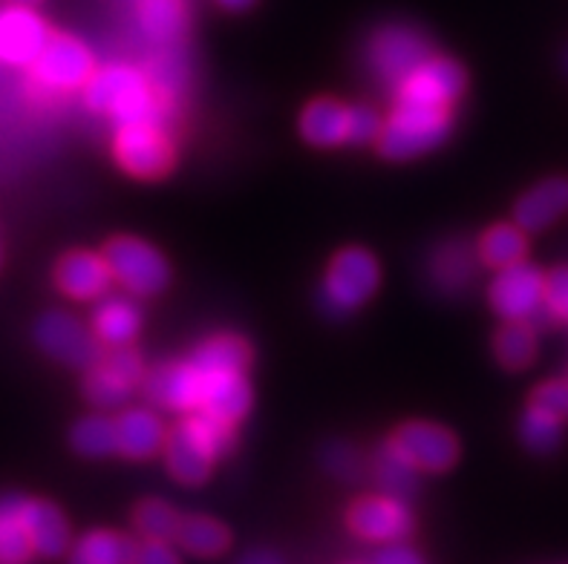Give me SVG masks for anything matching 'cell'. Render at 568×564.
<instances>
[{
  "label": "cell",
  "mask_w": 568,
  "mask_h": 564,
  "mask_svg": "<svg viewBox=\"0 0 568 564\" xmlns=\"http://www.w3.org/2000/svg\"><path fill=\"white\" fill-rule=\"evenodd\" d=\"M234 443H237L234 423L202 409L187 412L180 427L165 438L168 470L180 484H202L209 481L216 461L234 450Z\"/></svg>",
  "instance_id": "6da1fadb"
},
{
  "label": "cell",
  "mask_w": 568,
  "mask_h": 564,
  "mask_svg": "<svg viewBox=\"0 0 568 564\" xmlns=\"http://www.w3.org/2000/svg\"><path fill=\"white\" fill-rule=\"evenodd\" d=\"M87 107L110 115L119 124L156 122L165 124L171 101L162 99L151 86L144 70L130 64H113L93 72L84 84Z\"/></svg>",
  "instance_id": "7a4b0ae2"
},
{
  "label": "cell",
  "mask_w": 568,
  "mask_h": 564,
  "mask_svg": "<svg viewBox=\"0 0 568 564\" xmlns=\"http://www.w3.org/2000/svg\"><path fill=\"white\" fill-rule=\"evenodd\" d=\"M454 130V107H430V104H410L396 101L393 113L382 122L378 133V151L384 158L407 162V158L425 156L447 142Z\"/></svg>",
  "instance_id": "3957f363"
},
{
  "label": "cell",
  "mask_w": 568,
  "mask_h": 564,
  "mask_svg": "<svg viewBox=\"0 0 568 564\" xmlns=\"http://www.w3.org/2000/svg\"><path fill=\"white\" fill-rule=\"evenodd\" d=\"M382 268L367 248H344L332 257L321 283V308L329 317L353 315L378 291Z\"/></svg>",
  "instance_id": "277c9868"
},
{
  "label": "cell",
  "mask_w": 568,
  "mask_h": 564,
  "mask_svg": "<svg viewBox=\"0 0 568 564\" xmlns=\"http://www.w3.org/2000/svg\"><path fill=\"white\" fill-rule=\"evenodd\" d=\"M433 55V47L416 27L407 23H387L369 38L367 50H364V61L367 70L375 79L382 81L396 93L404 81L410 79V72L425 64Z\"/></svg>",
  "instance_id": "5b68a950"
},
{
  "label": "cell",
  "mask_w": 568,
  "mask_h": 564,
  "mask_svg": "<svg viewBox=\"0 0 568 564\" xmlns=\"http://www.w3.org/2000/svg\"><path fill=\"white\" fill-rule=\"evenodd\" d=\"M104 263L110 274L122 288H128L136 297H151V294L165 291L171 283V265L153 245L136 236H115L104 248Z\"/></svg>",
  "instance_id": "8992f818"
},
{
  "label": "cell",
  "mask_w": 568,
  "mask_h": 564,
  "mask_svg": "<svg viewBox=\"0 0 568 564\" xmlns=\"http://www.w3.org/2000/svg\"><path fill=\"white\" fill-rule=\"evenodd\" d=\"M115 162L136 180H162L173 167V144L165 124H119L113 139Z\"/></svg>",
  "instance_id": "52a82bcc"
},
{
  "label": "cell",
  "mask_w": 568,
  "mask_h": 564,
  "mask_svg": "<svg viewBox=\"0 0 568 564\" xmlns=\"http://www.w3.org/2000/svg\"><path fill=\"white\" fill-rule=\"evenodd\" d=\"M32 72V81L41 84L43 90L52 93H70L79 90L90 81L95 72L93 52L87 50L79 38L72 35H50V41L43 43V50L38 58L27 66Z\"/></svg>",
  "instance_id": "ba28073f"
},
{
  "label": "cell",
  "mask_w": 568,
  "mask_h": 564,
  "mask_svg": "<svg viewBox=\"0 0 568 564\" xmlns=\"http://www.w3.org/2000/svg\"><path fill=\"white\" fill-rule=\"evenodd\" d=\"M144 380V363L133 346L110 349L93 366H87L84 398L93 407H122Z\"/></svg>",
  "instance_id": "9c48e42d"
},
{
  "label": "cell",
  "mask_w": 568,
  "mask_h": 564,
  "mask_svg": "<svg viewBox=\"0 0 568 564\" xmlns=\"http://www.w3.org/2000/svg\"><path fill=\"white\" fill-rule=\"evenodd\" d=\"M546 274L531 263H514L490 283L488 300L503 320H537L542 311Z\"/></svg>",
  "instance_id": "30bf717a"
},
{
  "label": "cell",
  "mask_w": 568,
  "mask_h": 564,
  "mask_svg": "<svg viewBox=\"0 0 568 564\" xmlns=\"http://www.w3.org/2000/svg\"><path fill=\"white\" fill-rule=\"evenodd\" d=\"M36 340L50 358L75 369H87L101 358V343L93 329H87L79 317L64 311L43 315L36 326Z\"/></svg>",
  "instance_id": "8fae6325"
},
{
  "label": "cell",
  "mask_w": 568,
  "mask_h": 564,
  "mask_svg": "<svg viewBox=\"0 0 568 564\" xmlns=\"http://www.w3.org/2000/svg\"><path fill=\"white\" fill-rule=\"evenodd\" d=\"M468 75L454 58L433 52L425 64L410 72V79L396 90V101L410 104H430V107H454L465 93Z\"/></svg>",
  "instance_id": "7c38bea8"
},
{
  "label": "cell",
  "mask_w": 568,
  "mask_h": 564,
  "mask_svg": "<svg viewBox=\"0 0 568 564\" xmlns=\"http://www.w3.org/2000/svg\"><path fill=\"white\" fill-rule=\"evenodd\" d=\"M389 447L402 452L422 472H445L459 458V441H456L454 432L439 427V423L427 421H413L398 427L396 435L389 438Z\"/></svg>",
  "instance_id": "4fadbf2b"
},
{
  "label": "cell",
  "mask_w": 568,
  "mask_h": 564,
  "mask_svg": "<svg viewBox=\"0 0 568 564\" xmlns=\"http://www.w3.org/2000/svg\"><path fill=\"white\" fill-rule=\"evenodd\" d=\"M346 524L355 536L367 539V542H404L413 533V513L404 504V499L396 495H373V499H361L349 507Z\"/></svg>",
  "instance_id": "5bb4252c"
},
{
  "label": "cell",
  "mask_w": 568,
  "mask_h": 564,
  "mask_svg": "<svg viewBox=\"0 0 568 564\" xmlns=\"http://www.w3.org/2000/svg\"><path fill=\"white\" fill-rule=\"evenodd\" d=\"M50 27L32 7L9 3L0 9V61L9 66H29L50 41Z\"/></svg>",
  "instance_id": "9a60e30c"
},
{
  "label": "cell",
  "mask_w": 568,
  "mask_h": 564,
  "mask_svg": "<svg viewBox=\"0 0 568 564\" xmlns=\"http://www.w3.org/2000/svg\"><path fill=\"white\" fill-rule=\"evenodd\" d=\"M142 389L156 407L187 414L202 407L205 375L191 360H185V363H165L159 366L156 372L144 375Z\"/></svg>",
  "instance_id": "2e32d148"
},
{
  "label": "cell",
  "mask_w": 568,
  "mask_h": 564,
  "mask_svg": "<svg viewBox=\"0 0 568 564\" xmlns=\"http://www.w3.org/2000/svg\"><path fill=\"white\" fill-rule=\"evenodd\" d=\"M110 283H113V274H110L104 257L90 254V250H70L55 265L58 291L67 294L70 300H101L108 294Z\"/></svg>",
  "instance_id": "e0dca14e"
},
{
  "label": "cell",
  "mask_w": 568,
  "mask_h": 564,
  "mask_svg": "<svg viewBox=\"0 0 568 564\" xmlns=\"http://www.w3.org/2000/svg\"><path fill=\"white\" fill-rule=\"evenodd\" d=\"M479 263L483 259H479L476 245L465 243V239H447L433 248L430 263H427L430 286L442 294H462L474 283Z\"/></svg>",
  "instance_id": "ac0fdd59"
},
{
  "label": "cell",
  "mask_w": 568,
  "mask_h": 564,
  "mask_svg": "<svg viewBox=\"0 0 568 564\" xmlns=\"http://www.w3.org/2000/svg\"><path fill=\"white\" fill-rule=\"evenodd\" d=\"M301 136L315 147L353 144V104L317 99L301 115Z\"/></svg>",
  "instance_id": "d6986e66"
},
{
  "label": "cell",
  "mask_w": 568,
  "mask_h": 564,
  "mask_svg": "<svg viewBox=\"0 0 568 564\" xmlns=\"http://www.w3.org/2000/svg\"><path fill=\"white\" fill-rule=\"evenodd\" d=\"M115 452L133 461L156 455L159 447L165 443V427L151 409H124L115 418Z\"/></svg>",
  "instance_id": "ffe728a7"
},
{
  "label": "cell",
  "mask_w": 568,
  "mask_h": 564,
  "mask_svg": "<svg viewBox=\"0 0 568 564\" xmlns=\"http://www.w3.org/2000/svg\"><path fill=\"white\" fill-rule=\"evenodd\" d=\"M568 211V180H546L540 185H534L531 191L517 202L514 207V222L526 234H537L546 230L548 225H555L562 214Z\"/></svg>",
  "instance_id": "44dd1931"
},
{
  "label": "cell",
  "mask_w": 568,
  "mask_h": 564,
  "mask_svg": "<svg viewBox=\"0 0 568 564\" xmlns=\"http://www.w3.org/2000/svg\"><path fill=\"white\" fill-rule=\"evenodd\" d=\"M196 366V363H194ZM200 369V366H196ZM202 372V369H200ZM205 389H202V412H211L229 423L243 421L252 407V389L240 372H202Z\"/></svg>",
  "instance_id": "7402d4cb"
},
{
  "label": "cell",
  "mask_w": 568,
  "mask_h": 564,
  "mask_svg": "<svg viewBox=\"0 0 568 564\" xmlns=\"http://www.w3.org/2000/svg\"><path fill=\"white\" fill-rule=\"evenodd\" d=\"M23 522H27L29 539L36 553L47 558L64 556L67 544H70V527H67L64 513L50 504V501L23 499Z\"/></svg>",
  "instance_id": "603a6c76"
},
{
  "label": "cell",
  "mask_w": 568,
  "mask_h": 564,
  "mask_svg": "<svg viewBox=\"0 0 568 564\" xmlns=\"http://www.w3.org/2000/svg\"><path fill=\"white\" fill-rule=\"evenodd\" d=\"M139 326H142V315H139L136 302H130L128 297H108L104 294L93 311V335L108 349L133 343Z\"/></svg>",
  "instance_id": "cb8c5ba5"
},
{
  "label": "cell",
  "mask_w": 568,
  "mask_h": 564,
  "mask_svg": "<svg viewBox=\"0 0 568 564\" xmlns=\"http://www.w3.org/2000/svg\"><path fill=\"white\" fill-rule=\"evenodd\" d=\"M136 23L156 47L180 43L187 29L185 0H136Z\"/></svg>",
  "instance_id": "d4e9b609"
},
{
  "label": "cell",
  "mask_w": 568,
  "mask_h": 564,
  "mask_svg": "<svg viewBox=\"0 0 568 564\" xmlns=\"http://www.w3.org/2000/svg\"><path fill=\"white\" fill-rule=\"evenodd\" d=\"M36 547L23 522V499L7 495L0 499V564H27Z\"/></svg>",
  "instance_id": "484cf974"
},
{
  "label": "cell",
  "mask_w": 568,
  "mask_h": 564,
  "mask_svg": "<svg viewBox=\"0 0 568 564\" xmlns=\"http://www.w3.org/2000/svg\"><path fill=\"white\" fill-rule=\"evenodd\" d=\"M191 363H196L202 372H240L245 375L248 363H252V349L243 337L237 335H216L196 346L191 355Z\"/></svg>",
  "instance_id": "4316f807"
},
{
  "label": "cell",
  "mask_w": 568,
  "mask_h": 564,
  "mask_svg": "<svg viewBox=\"0 0 568 564\" xmlns=\"http://www.w3.org/2000/svg\"><path fill=\"white\" fill-rule=\"evenodd\" d=\"M537 346H540L537 343V326L531 320H505V326L494 337L497 360L511 372H519V369L534 363Z\"/></svg>",
  "instance_id": "83f0119b"
},
{
  "label": "cell",
  "mask_w": 568,
  "mask_h": 564,
  "mask_svg": "<svg viewBox=\"0 0 568 564\" xmlns=\"http://www.w3.org/2000/svg\"><path fill=\"white\" fill-rule=\"evenodd\" d=\"M476 250H479L483 265L503 271V268H508V265L523 263V259H526L528 254L526 230L519 228V225H508V222L494 225V228L485 230L479 245H476Z\"/></svg>",
  "instance_id": "f1b7e54d"
},
{
  "label": "cell",
  "mask_w": 568,
  "mask_h": 564,
  "mask_svg": "<svg viewBox=\"0 0 568 564\" xmlns=\"http://www.w3.org/2000/svg\"><path fill=\"white\" fill-rule=\"evenodd\" d=\"M133 556H136V544L128 536L95 530L75 544L70 564H133Z\"/></svg>",
  "instance_id": "f546056e"
},
{
  "label": "cell",
  "mask_w": 568,
  "mask_h": 564,
  "mask_svg": "<svg viewBox=\"0 0 568 564\" xmlns=\"http://www.w3.org/2000/svg\"><path fill=\"white\" fill-rule=\"evenodd\" d=\"M416 466L389 447V441L384 443L382 450L375 452L373 458V479L375 484L382 486V493L396 495V499H410L416 493L418 479H416Z\"/></svg>",
  "instance_id": "4dcf8cb0"
},
{
  "label": "cell",
  "mask_w": 568,
  "mask_h": 564,
  "mask_svg": "<svg viewBox=\"0 0 568 564\" xmlns=\"http://www.w3.org/2000/svg\"><path fill=\"white\" fill-rule=\"evenodd\" d=\"M173 542L182 544V551H187L191 556H220L231 544V533L209 515H187L182 519L180 533Z\"/></svg>",
  "instance_id": "1f68e13d"
},
{
  "label": "cell",
  "mask_w": 568,
  "mask_h": 564,
  "mask_svg": "<svg viewBox=\"0 0 568 564\" xmlns=\"http://www.w3.org/2000/svg\"><path fill=\"white\" fill-rule=\"evenodd\" d=\"M144 75H148L151 86L162 99H176V93H180L187 81V64L185 58L180 55V43L156 47V55H153L151 66L144 70Z\"/></svg>",
  "instance_id": "d6a6232c"
},
{
  "label": "cell",
  "mask_w": 568,
  "mask_h": 564,
  "mask_svg": "<svg viewBox=\"0 0 568 564\" xmlns=\"http://www.w3.org/2000/svg\"><path fill=\"white\" fill-rule=\"evenodd\" d=\"M72 450L84 458H108L115 452V423L104 414H87L70 432Z\"/></svg>",
  "instance_id": "836d02e7"
},
{
  "label": "cell",
  "mask_w": 568,
  "mask_h": 564,
  "mask_svg": "<svg viewBox=\"0 0 568 564\" xmlns=\"http://www.w3.org/2000/svg\"><path fill=\"white\" fill-rule=\"evenodd\" d=\"M133 524L136 530L142 533L144 539H156V542H173L176 533H180V524H182V515L165 504V501L151 499V501H142L133 513Z\"/></svg>",
  "instance_id": "e575fe53"
},
{
  "label": "cell",
  "mask_w": 568,
  "mask_h": 564,
  "mask_svg": "<svg viewBox=\"0 0 568 564\" xmlns=\"http://www.w3.org/2000/svg\"><path fill=\"white\" fill-rule=\"evenodd\" d=\"M519 438L528 450L555 452L562 441V421L555 414L542 412V409L528 407L523 421H519Z\"/></svg>",
  "instance_id": "d590c367"
},
{
  "label": "cell",
  "mask_w": 568,
  "mask_h": 564,
  "mask_svg": "<svg viewBox=\"0 0 568 564\" xmlns=\"http://www.w3.org/2000/svg\"><path fill=\"white\" fill-rule=\"evenodd\" d=\"M540 315H546L548 322H566L568 326V265H560L546 277Z\"/></svg>",
  "instance_id": "8d00e7d4"
},
{
  "label": "cell",
  "mask_w": 568,
  "mask_h": 564,
  "mask_svg": "<svg viewBox=\"0 0 568 564\" xmlns=\"http://www.w3.org/2000/svg\"><path fill=\"white\" fill-rule=\"evenodd\" d=\"M528 407L542 409V412L555 414V418H560V421L566 423L568 421V378L548 380V383L537 386Z\"/></svg>",
  "instance_id": "74e56055"
},
{
  "label": "cell",
  "mask_w": 568,
  "mask_h": 564,
  "mask_svg": "<svg viewBox=\"0 0 568 564\" xmlns=\"http://www.w3.org/2000/svg\"><path fill=\"white\" fill-rule=\"evenodd\" d=\"M324 466L338 479L355 481L364 470V461H361L358 450L349 447V443H329L324 450Z\"/></svg>",
  "instance_id": "f35d334b"
},
{
  "label": "cell",
  "mask_w": 568,
  "mask_h": 564,
  "mask_svg": "<svg viewBox=\"0 0 568 564\" xmlns=\"http://www.w3.org/2000/svg\"><path fill=\"white\" fill-rule=\"evenodd\" d=\"M133 564H180V556L173 553V547L168 542L144 539L142 544H136V556H133Z\"/></svg>",
  "instance_id": "ab89813d"
},
{
  "label": "cell",
  "mask_w": 568,
  "mask_h": 564,
  "mask_svg": "<svg viewBox=\"0 0 568 564\" xmlns=\"http://www.w3.org/2000/svg\"><path fill=\"white\" fill-rule=\"evenodd\" d=\"M373 564H425V562H422V556H418L416 551H410L407 544L393 542L387 544L384 551H378V556H375Z\"/></svg>",
  "instance_id": "60d3db41"
},
{
  "label": "cell",
  "mask_w": 568,
  "mask_h": 564,
  "mask_svg": "<svg viewBox=\"0 0 568 564\" xmlns=\"http://www.w3.org/2000/svg\"><path fill=\"white\" fill-rule=\"evenodd\" d=\"M237 564H286V562H283V558L272 551H252L248 556L240 558Z\"/></svg>",
  "instance_id": "b9f144b4"
},
{
  "label": "cell",
  "mask_w": 568,
  "mask_h": 564,
  "mask_svg": "<svg viewBox=\"0 0 568 564\" xmlns=\"http://www.w3.org/2000/svg\"><path fill=\"white\" fill-rule=\"evenodd\" d=\"M220 3H223L225 9H234V12H237V9H248L254 3V0H220Z\"/></svg>",
  "instance_id": "7bdbcfd3"
},
{
  "label": "cell",
  "mask_w": 568,
  "mask_h": 564,
  "mask_svg": "<svg viewBox=\"0 0 568 564\" xmlns=\"http://www.w3.org/2000/svg\"><path fill=\"white\" fill-rule=\"evenodd\" d=\"M9 3H18V7H36L41 0H9Z\"/></svg>",
  "instance_id": "ee69618b"
},
{
  "label": "cell",
  "mask_w": 568,
  "mask_h": 564,
  "mask_svg": "<svg viewBox=\"0 0 568 564\" xmlns=\"http://www.w3.org/2000/svg\"><path fill=\"white\" fill-rule=\"evenodd\" d=\"M566 70H568V55H566Z\"/></svg>",
  "instance_id": "f6af8a7d"
}]
</instances>
